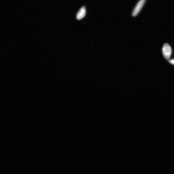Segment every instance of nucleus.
<instances>
[{
    "label": "nucleus",
    "instance_id": "nucleus-1",
    "mask_svg": "<svg viewBox=\"0 0 174 174\" xmlns=\"http://www.w3.org/2000/svg\"><path fill=\"white\" fill-rule=\"evenodd\" d=\"M162 52L163 56L166 59L169 60L172 54V49L169 44L167 43L164 44L162 48Z\"/></svg>",
    "mask_w": 174,
    "mask_h": 174
},
{
    "label": "nucleus",
    "instance_id": "nucleus-2",
    "mask_svg": "<svg viewBox=\"0 0 174 174\" xmlns=\"http://www.w3.org/2000/svg\"><path fill=\"white\" fill-rule=\"evenodd\" d=\"M145 1L146 0H140L139 1L133 11L132 13L133 16L135 17L137 15L142 8Z\"/></svg>",
    "mask_w": 174,
    "mask_h": 174
},
{
    "label": "nucleus",
    "instance_id": "nucleus-3",
    "mask_svg": "<svg viewBox=\"0 0 174 174\" xmlns=\"http://www.w3.org/2000/svg\"><path fill=\"white\" fill-rule=\"evenodd\" d=\"M86 14V9L85 7H83L80 9L77 14L76 18L78 20L82 19Z\"/></svg>",
    "mask_w": 174,
    "mask_h": 174
},
{
    "label": "nucleus",
    "instance_id": "nucleus-4",
    "mask_svg": "<svg viewBox=\"0 0 174 174\" xmlns=\"http://www.w3.org/2000/svg\"><path fill=\"white\" fill-rule=\"evenodd\" d=\"M169 62L171 64L174 65V59L171 60H169Z\"/></svg>",
    "mask_w": 174,
    "mask_h": 174
}]
</instances>
